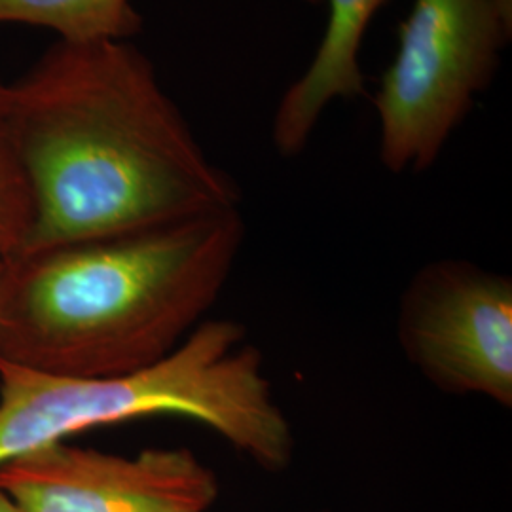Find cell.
<instances>
[{
    "instance_id": "cell-9",
    "label": "cell",
    "mask_w": 512,
    "mask_h": 512,
    "mask_svg": "<svg viewBox=\"0 0 512 512\" xmlns=\"http://www.w3.org/2000/svg\"><path fill=\"white\" fill-rule=\"evenodd\" d=\"M35 226V194L6 114L0 80V264L18 256Z\"/></svg>"
},
{
    "instance_id": "cell-10",
    "label": "cell",
    "mask_w": 512,
    "mask_h": 512,
    "mask_svg": "<svg viewBox=\"0 0 512 512\" xmlns=\"http://www.w3.org/2000/svg\"><path fill=\"white\" fill-rule=\"evenodd\" d=\"M0 512H19L14 501L0 490Z\"/></svg>"
},
{
    "instance_id": "cell-11",
    "label": "cell",
    "mask_w": 512,
    "mask_h": 512,
    "mask_svg": "<svg viewBox=\"0 0 512 512\" xmlns=\"http://www.w3.org/2000/svg\"><path fill=\"white\" fill-rule=\"evenodd\" d=\"M497 4V8L501 10V14L505 16V19H509L512 23V0H494Z\"/></svg>"
},
{
    "instance_id": "cell-2",
    "label": "cell",
    "mask_w": 512,
    "mask_h": 512,
    "mask_svg": "<svg viewBox=\"0 0 512 512\" xmlns=\"http://www.w3.org/2000/svg\"><path fill=\"white\" fill-rule=\"evenodd\" d=\"M238 211L0 264V361L74 378L164 361L205 321L238 262Z\"/></svg>"
},
{
    "instance_id": "cell-1",
    "label": "cell",
    "mask_w": 512,
    "mask_h": 512,
    "mask_svg": "<svg viewBox=\"0 0 512 512\" xmlns=\"http://www.w3.org/2000/svg\"><path fill=\"white\" fill-rule=\"evenodd\" d=\"M6 114L35 194L21 253L239 209L238 184L131 42L57 40L6 84Z\"/></svg>"
},
{
    "instance_id": "cell-3",
    "label": "cell",
    "mask_w": 512,
    "mask_h": 512,
    "mask_svg": "<svg viewBox=\"0 0 512 512\" xmlns=\"http://www.w3.org/2000/svg\"><path fill=\"white\" fill-rule=\"evenodd\" d=\"M154 416L198 421L268 473L293 463V425L260 349L232 319H205L164 361L124 376L74 378L0 361V467L84 431Z\"/></svg>"
},
{
    "instance_id": "cell-5",
    "label": "cell",
    "mask_w": 512,
    "mask_h": 512,
    "mask_svg": "<svg viewBox=\"0 0 512 512\" xmlns=\"http://www.w3.org/2000/svg\"><path fill=\"white\" fill-rule=\"evenodd\" d=\"M397 338L440 391L511 408V277L458 258L425 264L401 296Z\"/></svg>"
},
{
    "instance_id": "cell-7",
    "label": "cell",
    "mask_w": 512,
    "mask_h": 512,
    "mask_svg": "<svg viewBox=\"0 0 512 512\" xmlns=\"http://www.w3.org/2000/svg\"><path fill=\"white\" fill-rule=\"evenodd\" d=\"M325 2L329 21L310 65L281 95L272 141L283 158H294L308 147L323 112L336 99L366 95L361 48L366 31L389 0H304Z\"/></svg>"
},
{
    "instance_id": "cell-12",
    "label": "cell",
    "mask_w": 512,
    "mask_h": 512,
    "mask_svg": "<svg viewBox=\"0 0 512 512\" xmlns=\"http://www.w3.org/2000/svg\"><path fill=\"white\" fill-rule=\"evenodd\" d=\"M313 512H327V511H313Z\"/></svg>"
},
{
    "instance_id": "cell-4",
    "label": "cell",
    "mask_w": 512,
    "mask_h": 512,
    "mask_svg": "<svg viewBox=\"0 0 512 512\" xmlns=\"http://www.w3.org/2000/svg\"><path fill=\"white\" fill-rule=\"evenodd\" d=\"M512 23L494 0H412L374 109L380 162L395 175L431 169L494 80Z\"/></svg>"
},
{
    "instance_id": "cell-8",
    "label": "cell",
    "mask_w": 512,
    "mask_h": 512,
    "mask_svg": "<svg viewBox=\"0 0 512 512\" xmlns=\"http://www.w3.org/2000/svg\"><path fill=\"white\" fill-rule=\"evenodd\" d=\"M0 23L55 33L59 42H129L143 31L131 0H0Z\"/></svg>"
},
{
    "instance_id": "cell-6",
    "label": "cell",
    "mask_w": 512,
    "mask_h": 512,
    "mask_svg": "<svg viewBox=\"0 0 512 512\" xmlns=\"http://www.w3.org/2000/svg\"><path fill=\"white\" fill-rule=\"evenodd\" d=\"M19 512H209L217 473L188 448L135 456L55 442L0 467Z\"/></svg>"
}]
</instances>
